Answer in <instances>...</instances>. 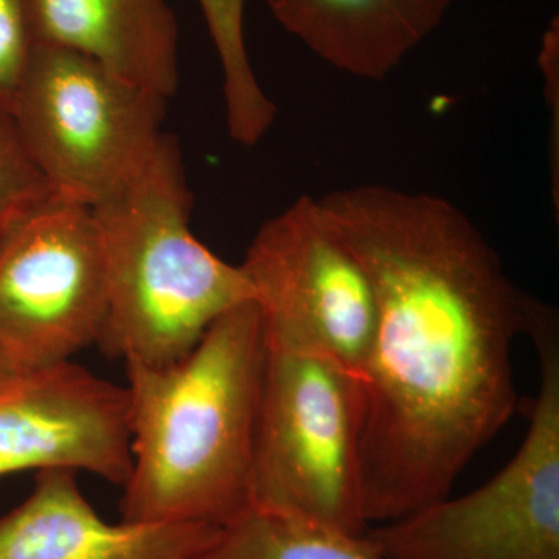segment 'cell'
<instances>
[{"label":"cell","mask_w":559,"mask_h":559,"mask_svg":"<svg viewBox=\"0 0 559 559\" xmlns=\"http://www.w3.org/2000/svg\"><path fill=\"white\" fill-rule=\"evenodd\" d=\"M16 374V371L11 369L10 364L0 355V389L5 388Z\"/></svg>","instance_id":"obj_17"},{"label":"cell","mask_w":559,"mask_h":559,"mask_svg":"<svg viewBox=\"0 0 559 559\" xmlns=\"http://www.w3.org/2000/svg\"><path fill=\"white\" fill-rule=\"evenodd\" d=\"M223 72L230 139L252 148L274 124L277 108L264 94L246 44V0H198Z\"/></svg>","instance_id":"obj_14"},{"label":"cell","mask_w":559,"mask_h":559,"mask_svg":"<svg viewBox=\"0 0 559 559\" xmlns=\"http://www.w3.org/2000/svg\"><path fill=\"white\" fill-rule=\"evenodd\" d=\"M193 194L178 139L164 134L142 171L94 210L108 307L97 347L124 364L165 366L210 326L253 300L241 266L202 245L190 227Z\"/></svg>","instance_id":"obj_3"},{"label":"cell","mask_w":559,"mask_h":559,"mask_svg":"<svg viewBox=\"0 0 559 559\" xmlns=\"http://www.w3.org/2000/svg\"><path fill=\"white\" fill-rule=\"evenodd\" d=\"M33 40L100 62L171 100L180 84V28L170 0H25Z\"/></svg>","instance_id":"obj_11"},{"label":"cell","mask_w":559,"mask_h":559,"mask_svg":"<svg viewBox=\"0 0 559 559\" xmlns=\"http://www.w3.org/2000/svg\"><path fill=\"white\" fill-rule=\"evenodd\" d=\"M167 103L86 55L35 44L11 114L53 197L95 209L153 156Z\"/></svg>","instance_id":"obj_6"},{"label":"cell","mask_w":559,"mask_h":559,"mask_svg":"<svg viewBox=\"0 0 559 559\" xmlns=\"http://www.w3.org/2000/svg\"><path fill=\"white\" fill-rule=\"evenodd\" d=\"M289 35L334 69L388 79L440 27L452 0H264Z\"/></svg>","instance_id":"obj_12"},{"label":"cell","mask_w":559,"mask_h":559,"mask_svg":"<svg viewBox=\"0 0 559 559\" xmlns=\"http://www.w3.org/2000/svg\"><path fill=\"white\" fill-rule=\"evenodd\" d=\"M364 390L333 360L267 347L249 507L364 533Z\"/></svg>","instance_id":"obj_5"},{"label":"cell","mask_w":559,"mask_h":559,"mask_svg":"<svg viewBox=\"0 0 559 559\" xmlns=\"http://www.w3.org/2000/svg\"><path fill=\"white\" fill-rule=\"evenodd\" d=\"M266 360L252 300L175 362H127L132 465L121 521L224 527L248 509Z\"/></svg>","instance_id":"obj_2"},{"label":"cell","mask_w":559,"mask_h":559,"mask_svg":"<svg viewBox=\"0 0 559 559\" xmlns=\"http://www.w3.org/2000/svg\"><path fill=\"white\" fill-rule=\"evenodd\" d=\"M219 527L102 520L68 469L39 471L0 516V559H204Z\"/></svg>","instance_id":"obj_10"},{"label":"cell","mask_w":559,"mask_h":559,"mask_svg":"<svg viewBox=\"0 0 559 559\" xmlns=\"http://www.w3.org/2000/svg\"><path fill=\"white\" fill-rule=\"evenodd\" d=\"M204 559H384L364 533L248 507L218 530Z\"/></svg>","instance_id":"obj_13"},{"label":"cell","mask_w":559,"mask_h":559,"mask_svg":"<svg viewBox=\"0 0 559 559\" xmlns=\"http://www.w3.org/2000/svg\"><path fill=\"white\" fill-rule=\"evenodd\" d=\"M524 334L538 353L539 389L520 451L468 495L367 528L382 558L559 559L558 312L530 297Z\"/></svg>","instance_id":"obj_4"},{"label":"cell","mask_w":559,"mask_h":559,"mask_svg":"<svg viewBox=\"0 0 559 559\" xmlns=\"http://www.w3.org/2000/svg\"><path fill=\"white\" fill-rule=\"evenodd\" d=\"M33 47L25 0H0V106L10 112Z\"/></svg>","instance_id":"obj_16"},{"label":"cell","mask_w":559,"mask_h":559,"mask_svg":"<svg viewBox=\"0 0 559 559\" xmlns=\"http://www.w3.org/2000/svg\"><path fill=\"white\" fill-rule=\"evenodd\" d=\"M131 465L127 388L68 360L0 389V477L68 469L123 487Z\"/></svg>","instance_id":"obj_9"},{"label":"cell","mask_w":559,"mask_h":559,"mask_svg":"<svg viewBox=\"0 0 559 559\" xmlns=\"http://www.w3.org/2000/svg\"><path fill=\"white\" fill-rule=\"evenodd\" d=\"M318 207L377 299L360 378V471L364 516L382 524L450 496L513 417L511 345L525 333L530 296L444 198L358 186L319 198Z\"/></svg>","instance_id":"obj_1"},{"label":"cell","mask_w":559,"mask_h":559,"mask_svg":"<svg viewBox=\"0 0 559 559\" xmlns=\"http://www.w3.org/2000/svg\"><path fill=\"white\" fill-rule=\"evenodd\" d=\"M106 307L94 210L53 198L0 240V355L16 373L97 345Z\"/></svg>","instance_id":"obj_8"},{"label":"cell","mask_w":559,"mask_h":559,"mask_svg":"<svg viewBox=\"0 0 559 559\" xmlns=\"http://www.w3.org/2000/svg\"><path fill=\"white\" fill-rule=\"evenodd\" d=\"M53 198L13 114L0 106V240Z\"/></svg>","instance_id":"obj_15"},{"label":"cell","mask_w":559,"mask_h":559,"mask_svg":"<svg viewBox=\"0 0 559 559\" xmlns=\"http://www.w3.org/2000/svg\"><path fill=\"white\" fill-rule=\"evenodd\" d=\"M240 266L267 347L322 356L362 378L377 333L373 286L316 198L305 194L263 223Z\"/></svg>","instance_id":"obj_7"}]
</instances>
